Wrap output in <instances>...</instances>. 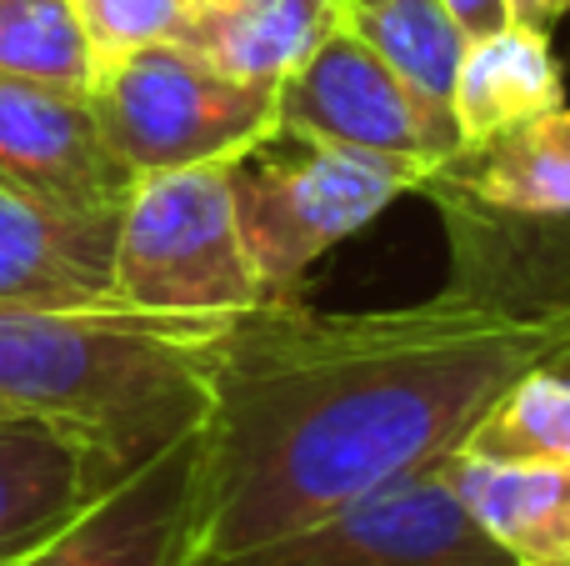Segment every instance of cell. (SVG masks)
I'll list each match as a JSON object with an SVG mask.
<instances>
[{
	"label": "cell",
	"mask_w": 570,
	"mask_h": 566,
	"mask_svg": "<svg viewBox=\"0 0 570 566\" xmlns=\"http://www.w3.org/2000/svg\"><path fill=\"white\" fill-rule=\"evenodd\" d=\"M276 126L441 170L465 150L451 110L421 100L351 26L276 86Z\"/></svg>",
	"instance_id": "obj_7"
},
{
	"label": "cell",
	"mask_w": 570,
	"mask_h": 566,
	"mask_svg": "<svg viewBox=\"0 0 570 566\" xmlns=\"http://www.w3.org/2000/svg\"><path fill=\"white\" fill-rule=\"evenodd\" d=\"M240 316L130 306L0 311V417H50L106 441L130 471L206 421Z\"/></svg>",
	"instance_id": "obj_2"
},
{
	"label": "cell",
	"mask_w": 570,
	"mask_h": 566,
	"mask_svg": "<svg viewBox=\"0 0 570 566\" xmlns=\"http://www.w3.org/2000/svg\"><path fill=\"white\" fill-rule=\"evenodd\" d=\"M345 6H365V0H345Z\"/></svg>",
	"instance_id": "obj_22"
},
{
	"label": "cell",
	"mask_w": 570,
	"mask_h": 566,
	"mask_svg": "<svg viewBox=\"0 0 570 566\" xmlns=\"http://www.w3.org/2000/svg\"><path fill=\"white\" fill-rule=\"evenodd\" d=\"M481 461L570 467V357L525 371L471 427L465 447Z\"/></svg>",
	"instance_id": "obj_17"
},
{
	"label": "cell",
	"mask_w": 570,
	"mask_h": 566,
	"mask_svg": "<svg viewBox=\"0 0 570 566\" xmlns=\"http://www.w3.org/2000/svg\"><path fill=\"white\" fill-rule=\"evenodd\" d=\"M570 16V0H511V20L521 26H535V30H551Z\"/></svg>",
	"instance_id": "obj_21"
},
{
	"label": "cell",
	"mask_w": 570,
	"mask_h": 566,
	"mask_svg": "<svg viewBox=\"0 0 570 566\" xmlns=\"http://www.w3.org/2000/svg\"><path fill=\"white\" fill-rule=\"evenodd\" d=\"M90 106L136 176L236 160L276 130V90L246 86L186 46H150L100 70Z\"/></svg>",
	"instance_id": "obj_5"
},
{
	"label": "cell",
	"mask_w": 570,
	"mask_h": 566,
	"mask_svg": "<svg viewBox=\"0 0 570 566\" xmlns=\"http://www.w3.org/2000/svg\"><path fill=\"white\" fill-rule=\"evenodd\" d=\"M451 276L425 301L236 321L200 421V566L301 531L465 447L511 381L570 357V216H505L445 186Z\"/></svg>",
	"instance_id": "obj_1"
},
{
	"label": "cell",
	"mask_w": 570,
	"mask_h": 566,
	"mask_svg": "<svg viewBox=\"0 0 570 566\" xmlns=\"http://www.w3.org/2000/svg\"><path fill=\"white\" fill-rule=\"evenodd\" d=\"M435 170L405 156L341 146L276 126L230 160V201L246 256L271 301H295L305 271Z\"/></svg>",
	"instance_id": "obj_3"
},
{
	"label": "cell",
	"mask_w": 570,
	"mask_h": 566,
	"mask_svg": "<svg viewBox=\"0 0 570 566\" xmlns=\"http://www.w3.org/2000/svg\"><path fill=\"white\" fill-rule=\"evenodd\" d=\"M445 6H451V16L461 20V30L471 40L511 26V0H445Z\"/></svg>",
	"instance_id": "obj_20"
},
{
	"label": "cell",
	"mask_w": 570,
	"mask_h": 566,
	"mask_svg": "<svg viewBox=\"0 0 570 566\" xmlns=\"http://www.w3.org/2000/svg\"><path fill=\"white\" fill-rule=\"evenodd\" d=\"M126 477L130 467L90 431L50 417H0V566L46 547Z\"/></svg>",
	"instance_id": "obj_10"
},
{
	"label": "cell",
	"mask_w": 570,
	"mask_h": 566,
	"mask_svg": "<svg viewBox=\"0 0 570 566\" xmlns=\"http://www.w3.org/2000/svg\"><path fill=\"white\" fill-rule=\"evenodd\" d=\"M116 301L160 316H250L271 306L230 201V160L140 176L116 231Z\"/></svg>",
	"instance_id": "obj_4"
},
{
	"label": "cell",
	"mask_w": 570,
	"mask_h": 566,
	"mask_svg": "<svg viewBox=\"0 0 570 566\" xmlns=\"http://www.w3.org/2000/svg\"><path fill=\"white\" fill-rule=\"evenodd\" d=\"M351 30L415 96L431 100L435 110H451L471 36L445 0H365V6H351Z\"/></svg>",
	"instance_id": "obj_16"
},
{
	"label": "cell",
	"mask_w": 570,
	"mask_h": 566,
	"mask_svg": "<svg viewBox=\"0 0 570 566\" xmlns=\"http://www.w3.org/2000/svg\"><path fill=\"white\" fill-rule=\"evenodd\" d=\"M451 487L511 566H570V467L451 451Z\"/></svg>",
	"instance_id": "obj_13"
},
{
	"label": "cell",
	"mask_w": 570,
	"mask_h": 566,
	"mask_svg": "<svg viewBox=\"0 0 570 566\" xmlns=\"http://www.w3.org/2000/svg\"><path fill=\"white\" fill-rule=\"evenodd\" d=\"M451 451L381 481L301 531L210 566H511L451 487Z\"/></svg>",
	"instance_id": "obj_6"
},
{
	"label": "cell",
	"mask_w": 570,
	"mask_h": 566,
	"mask_svg": "<svg viewBox=\"0 0 570 566\" xmlns=\"http://www.w3.org/2000/svg\"><path fill=\"white\" fill-rule=\"evenodd\" d=\"M556 106H566V76L556 66L551 30L511 20V26L475 36L465 46L451 100L465 150L485 146V140L505 136V130L525 126Z\"/></svg>",
	"instance_id": "obj_14"
},
{
	"label": "cell",
	"mask_w": 570,
	"mask_h": 566,
	"mask_svg": "<svg viewBox=\"0 0 570 566\" xmlns=\"http://www.w3.org/2000/svg\"><path fill=\"white\" fill-rule=\"evenodd\" d=\"M16 566H200V427Z\"/></svg>",
	"instance_id": "obj_9"
},
{
	"label": "cell",
	"mask_w": 570,
	"mask_h": 566,
	"mask_svg": "<svg viewBox=\"0 0 570 566\" xmlns=\"http://www.w3.org/2000/svg\"><path fill=\"white\" fill-rule=\"evenodd\" d=\"M425 186H445L505 216H570V106L461 150Z\"/></svg>",
	"instance_id": "obj_15"
},
{
	"label": "cell",
	"mask_w": 570,
	"mask_h": 566,
	"mask_svg": "<svg viewBox=\"0 0 570 566\" xmlns=\"http://www.w3.org/2000/svg\"><path fill=\"white\" fill-rule=\"evenodd\" d=\"M120 211H50L0 186V311L116 306Z\"/></svg>",
	"instance_id": "obj_11"
},
{
	"label": "cell",
	"mask_w": 570,
	"mask_h": 566,
	"mask_svg": "<svg viewBox=\"0 0 570 566\" xmlns=\"http://www.w3.org/2000/svg\"><path fill=\"white\" fill-rule=\"evenodd\" d=\"M136 170L116 156L90 96L0 76V186L50 211H126Z\"/></svg>",
	"instance_id": "obj_8"
},
{
	"label": "cell",
	"mask_w": 570,
	"mask_h": 566,
	"mask_svg": "<svg viewBox=\"0 0 570 566\" xmlns=\"http://www.w3.org/2000/svg\"><path fill=\"white\" fill-rule=\"evenodd\" d=\"M345 26V0H196L176 46L246 86L276 90Z\"/></svg>",
	"instance_id": "obj_12"
},
{
	"label": "cell",
	"mask_w": 570,
	"mask_h": 566,
	"mask_svg": "<svg viewBox=\"0 0 570 566\" xmlns=\"http://www.w3.org/2000/svg\"><path fill=\"white\" fill-rule=\"evenodd\" d=\"M100 70L76 0H0V76L90 96Z\"/></svg>",
	"instance_id": "obj_18"
},
{
	"label": "cell",
	"mask_w": 570,
	"mask_h": 566,
	"mask_svg": "<svg viewBox=\"0 0 570 566\" xmlns=\"http://www.w3.org/2000/svg\"><path fill=\"white\" fill-rule=\"evenodd\" d=\"M100 60H126L150 46H176L196 0H76Z\"/></svg>",
	"instance_id": "obj_19"
}]
</instances>
